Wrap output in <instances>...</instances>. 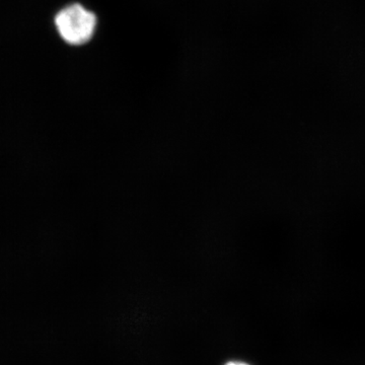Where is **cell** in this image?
Returning a JSON list of instances; mask_svg holds the SVG:
<instances>
[{
	"label": "cell",
	"instance_id": "cell-1",
	"mask_svg": "<svg viewBox=\"0 0 365 365\" xmlns=\"http://www.w3.org/2000/svg\"><path fill=\"white\" fill-rule=\"evenodd\" d=\"M54 21L61 39L72 46L88 43L97 28L96 14L78 4L64 7Z\"/></svg>",
	"mask_w": 365,
	"mask_h": 365
},
{
	"label": "cell",
	"instance_id": "cell-2",
	"mask_svg": "<svg viewBox=\"0 0 365 365\" xmlns=\"http://www.w3.org/2000/svg\"><path fill=\"white\" fill-rule=\"evenodd\" d=\"M227 365H248V364H242V362H230V364H227Z\"/></svg>",
	"mask_w": 365,
	"mask_h": 365
}]
</instances>
